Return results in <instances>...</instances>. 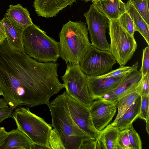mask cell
Here are the masks:
<instances>
[{
  "label": "cell",
  "mask_w": 149,
  "mask_h": 149,
  "mask_svg": "<svg viewBox=\"0 0 149 149\" xmlns=\"http://www.w3.org/2000/svg\"><path fill=\"white\" fill-rule=\"evenodd\" d=\"M58 65L56 62H39L13 49L6 39L0 44V87L9 107L13 110L48 104L64 88L58 77Z\"/></svg>",
  "instance_id": "1"
},
{
  "label": "cell",
  "mask_w": 149,
  "mask_h": 149,
  "mask_svg": "<svg viewBox=\"0 0 149 149\" xmlns=\"http://www.w3.org/2000/svg\"><path fill=\"white\" fill-rule=\"evenodd\" d=\"M47 105L52 127L59 134L65 149H79L82 139L91 136L80 129L72 118L68 107L66 92L58 95Z\"/></svg>",
  "instance_id": "2"
},
{
  "label": "cell",
  "mask_w": 149,
  "mask_h": 149,
  "mask_svg": "<svg viewBox=\"0 0 149 149\" xmlns=\"http://www.w3.org/2000/svg\"><path fill=\"white\" fill-rule=\"evenodd\" d=\"M86 23L69 21L59 34L60 57L66 63L79 64L91 46Z\"/></svg>",
  "instance_id": "3"
},
{
  "label": "cell",
  "mask_w": 149,
  "mask_h": 149,
  "mask_svg": "<svg viewBox=\"0 0 149 149\" xmlns=\"http://www.w3.org/2000/svg\"><path fill=\"white\" fill-rule=\"evenodd\" d=\"M23 40L25 53L39 62H56L60 57L58 42L34 24L24 30Z\"/></svg>",
  "instance_id": "4"
},
{
  "label": "cell",
  "mask_w": 149,
  "mask_h": 149,
  "mask_svg": "<svg viewBox=\"0 0 149 149\" xmlns=\"http://www.w3.org/2000/svg\"><path fill=\"white\" fill-rule=\"evenodd\" d=\"M12 118L15 120L17 128L33 143L47 146L52 130V124L47 123L43 118L31 112L28 107L16 108L12 114Z\"/></svg>",
  "instance_id": "5"
},
{
  "label": "cell",
  "mask_w": 149,
  "mask_h": 149,
  "mask_svg": "<svg viewBox=\"0 0 149 149\" xmlns=\"http://www.w3.org/2000/svg\"><path fill=\"white\" fill-rule=\"evenodd\" d=\"M108 29L110 40L109 51L120 66L125 65L137 49L136 42L134 36L122 27L118 19H109Z\"/></svg>",
  "instance_id": "6"
},
{
  "label": "cell",
  "mask_w": 149,
  "mask_h": 149,
  "mask_svg": "<svg viewBox=\"0 0 149 149\" xmlns=\"http://www.w3.org/2000/svg\"><path fill=\"white\" fill-rule=\"evenodd\" d=\"M66 64L65 72L61 77L65 91L74 99L89 107L94 100L89 93L86 75L82 71L79 64Z\"/></svg>",
  "instance_id": "7"
},
{
  "label": "cell",
  "mask_w": 149,
  "mask_h": 149,
  "mask_svg": "<svg viewBox=\"0 0 149 149\" xmlns=\"http://www.w3.org/2000/svg\"><path fill=\"white\" fill-rule=\"evenodd\" d=\"M116 63L109 51L100 50L91 45L79 65L86 76H97L110 71Z\"/></svg>",
  "instance_id": "8"
},
{
  "label": "cell",
  "mask_w": 149,
  "mask_h": 149,
  "mask_svg": "<svg viewBox=\"0 0 149 149\" xmlns=\"http://www.w3.org/2000/svg\"><path fill=\"white\" fill-rule=\"evenodd\" d=\"M84 16L86 19L91 45L100 50L109 51L110 45L106 35L109 19L101 13L93 3Z\"/></svg>",
  "instance_id": "9"
},
{
  "label": "cell",
  "mask_w": 149,
  "mask_h": 149,
  "mask_svg": "<svg viewBox=\"0 0 149 149\" xmlns=\"http://www.w3.org/2000/svg\"><path fill=\"white\" fill-rule=\"evenodd\" d=\"M67 99L69 113L76 124L90 136L97 140L100 132L93 126L89 107L74 99L67 93Z\"/></svg>",
  "instance_id": "10"
},
{
  "label": "cell",
  "mask_w": 149,
  "mask_h": 149,
  "mask_svg": "<svg viewBox=\"0 0 149 149\" xmlns=\"http://www.w3.org/2000/svg\"><path fill=\"white\" fill-rule=\"evenodd\" d=\"M117 103L101 99L93 101L89 107L93 126L100 132L111 122L115 115Z\"/></svg>",
  "instance_id": "11"
},
{
  "label": "cell",
  "mask_w": 149,
  "mask_h": 149,
  "mask_svg": "<svg viewBox=\"0 0 149 149\" xmlns=\"http://www.w3.org/2000/svg\"><path fill=\"white\" fill-rule=\"evenodd\" d=\"M127 74L119 77L110 78L86 76L88 91L92 100H94L99 99L114 89Z\"/></svg>",
  "instance_id": "12"
},
{
  "label": "cell",
  "mask_w": 149,
  "mask_h": 149,
  "mask_svg": "<svg viewBox=\"0 0 149 149\" xmlns=\"http://www.w3.org/2000/svg\"><path fill=\"white\" fill-rule=\"evenodd\" d=\"M142 76L137 69L128 73L116 88L100 98L117 103L122 97L135 92Z\"/></svg>",
  "instance_id": "13"
},
{
  "label": "cell",
  "mask_w": 149,
  "mask_h": 149,
  "mask_svg": "<svg viewBox=\"0 0 149 149\" xmlns=\"http://www.w3.org/2000/svg\"><path fill=\"white\" fill-rule=\"evenodd\" d=\"M76 0H34L33 6L38 15L45 18L55 16Z\"/></svg>",
  "instance_id": "14"
},
{
  "label": "cell",
  "mask_w": 149,
  "mask_h": 149,
  "mask_svg": "<svg viewBox=\"0 0 149 149\" xmlns=\"http://www.w3.org/2000/svg\"><path fill=\"white\" fill-rule=\"evenodd\" d=\"M0 21L4 26L6 39L9 45L19 52H24L23 35L25 29L15 24L6 14Z\"/></svg>",
  "instance_id": "15"
},
{
  "label": "cell",
  "mask_w": 149,
  "mask_h": 149,
  "mask_svg": "<svg viewBox=\"0 0 149 149\" xmlns=\"http://www.w3.org/2000/svg\"><path fill=\"white\" fill-rule=\"evenodd\" d=\"M92 2L97 10L109 19H118L126 11L125 3L121 0H97Z\"/></svg>",
  "instance_id": "16"
},
{
  "label": "cell",
  "mask_w": 149,
  "mask_h": 149,
  "mask_svg": "<svg viewBox=\"0 0 149 149\" xmlns=\"http://www.w3.org/2000/svg\"><path fill=\"white\" fill-rule=\"evenodd\" d=\"M8 132L5 143L0 149H31L33 142L17 128Z\"/></svg>",
  "instance_id": "17"
},
{
  "label": "cell",
  "mask_w": 149,
  "mask_h": 149,
  "mask_svg": "<svg viewBox=\"0 0 149 149\" xmlns=\"http://www.w3.org/2000/svg\"><path fill=\"white\" fill-rule=\"evenodd\" d=\"M15 24L25 29L33 23L29 11L21 5H10L5 14Z\"/></svg>",
  "instance_id": "18"
},
{
  "label": "cell",
  "mask_w": 149,
  "mask_h": 149,
  "mask_svg": "<svg viewBox=\"0 0 149 149\" xmlns=\"http://www.w3.org/2000/svg\"><path fill=\"white\" fill-rule=\"evenodd\" d=\"M119 131L111 124L100 132L97 149H117Z\"/></svg>",
  "instance_id": "19"
},
{
  "label": "cell",
  "mask_w": 149,
  "mask_h": 149,
  "mask_svg": "<svg viewBox=\"0 0 149 149\" xmlns=\"http://www.w3.org/2000/svg\"><path fill=\"white\" fill-rule=\"evenodd\" d=\"M126 11L132 18L135 25L136 31H138L143 37L149 45V24L143 18L132 4L130 0L125 3Z\"/></svg>",
  "instance_id": "20"
},
{
  "label": "cell",
  "mask_w": 149,
  "mask_h": 149,
  "mask_svg": "<svg viewBox=\"0 0 149 149\" xmlns=\"http://www.w3.org/2000/svg\"><path fill=\"white\" fill-rule=\"evenodd\" d=\"M140 104L141 97L139 96L113 126L120 131L126 128L130 125L133 123V122L139 118L140 112Z\"/></svg>",
  "instance_id": "21"
},
{
  "label": "cell",
  "mask_w": 149,
  "mask_h": 149,
  "mask_svg": "<svg viewBox=\"0 0 149 149\" xmlns=\"http://www.w3.org/2000/svg\"><path fill=\"white\" fill-rule=\"evenodd\" d=\"M139 96L136 92L130 93L120 99L117 102L118 113L113 121L111 124L115 125L118 120L122 116L136 100Z\"/></svg>",
  "instance_id": "22"
},
{
  "label": "cell",
  "mask_w": 149,
  "mask_h": 149,
  "mask_svg": "<svg viewBox=\"0 0 149 149\" xmlns=\"http://www.w3.org/2000/svg\"><path fill=\"white\" fill-rule=\"evenodd\" d=\"M139 67V63L136 61L132 66H120L119 68L115 70H111L105 74L97 77L101 78L119 77L137 69Z\"/></svg>",
  "instance_id": "23"
},
{
  "label": "cell",
  "mask_w": 149,
  "mask_h": 149,
  "mask_svg": "<svg viewBox=\"0 0 149 149\" xmlns=\"http://www.w3.org/2000/svg\"><path fill=\"white\" fill-rule=\"evenodd\" d=\"M136 10L149 24V0H130Z\"/></svg>",
  "instance_id": "24"
},
{
  "label": "cell",
  "mask_w": 149,
  "mask_h": 149,
  "mask_svg": "<svg viewBox=\"0 0 149 149\" xmlns=\"http://www.w3.org/2000/svg\"><path fill=\"white\" fill-rule=\"evenodd\" d=\"M141 97L140 112L139 118L145 120L146 123V132L149 133V95Z\"/></svg>",
  "instance_id": "25"
},
{
  "label": "cell",
  "mask_w": 149,
  "mask_h": 149,
  "mask_svg": "<svg viewBox=\"0 0 149 149\" xmlns=\"http://www.w3.org/2000/svg\"><path fill=\"white\" fill-rule=\"evenodd\" d=\"M119 22L123 29L131 36H134L136 31L134 23L128 13L126 11L118 18Z\"/></svg>",
  "instance_id": "26"
},
{
  "label": "cell",
  "mask_w": 149,
  "mask_h": 149,
  "mask_svg": "<svg viewBox=\"0 0 149 149\" xmlns=\"http://www.w3.org/2000/svg\"><path fill=\"white\" fill-rule=\"evenodd\" d=\"M47 146L48 149H65L59 134L54 128L51 132Z\"/></svg>",
  "instance_id": "27"
},
{
  "label": "cell",
  "mask_w": 149,
  "mask_h": 149,
  "mask_svg": "<svg viewBox=\"0 0 149 149\" xmlns=\"http://www.w3.org/2000/svg\"><path fill=\"white\" fill-rule=\"evenodd\" d=\"M130 144L133 149H141L142 143L140 137L134 128L132 123L127 127Z\"/></svg>",
  "instance_id": "28"
},
{
  "label": "cell",
  "mask_w": 149,
  "mask_h": 149,
  "mask_svg": "<svg viewBox=\"0 0 149 149\" xmlns=\"http://www.w3.org/2000/svg\"><path fill=\"white\" fill-rule=\"evenodd\" d=\"M117 149H133L130 142L127 128L119 131L117 140Z\"/></svg>",
  "instance_id": "29"
},
{
  "label": "cell",
  "mask_w": 149,
  "mask_h": 149,
  "mask_svg": "<svg viewBox=\"0 0 149 149\" xmlns=\"http://www.w3.org/2000/svg\"><path fill=\"white\" fill-rule=\"evenodd\" d=\"M135 92L141 97L149 95V72L142 77L137 86Z\"/></svg>",
  "instance_id": "30"
},
{
  "label": "cell",
  "mask_w": 149,
  "mask_h": 149,
  "mask_svg": "<svg viewBox=\"0 0 149 149\" xmlns=\"http://www.w3.org/2000/svg\"><path fill=\"white\" fill-rule=\"evenodd\" d=\"M149 71V47H146L143 49L142 63L141 68L139 71L143 76Z\"/></svg>",
  "instance_id": "31"
},
{
  "label": "cell",
  "mask_w": 149,
  "mask_h": 149,
  "mask_svg": "<svg viewBox=\"0 0 149 149\" xmlns=\"http://www.w3.org/2000/svg\"><path fill=\"white\" fill-rule=\"evenodd\" d=\"M97 139L94 137H86L82 139L79 149H97Z\"/></svg>",
  "instance_id": "32"
},
{
  "label": "cell",
  "mask_w": 149,
  "mask_h": 149,
  "mask_svg": "<svg viewBox=\"0 0 149 149\" xmlns=\"http://www.w3.org/2000/svg\"><path fill=\"white\" fill-rule=\"evenodd\" d=\"M13 110L10 107L0 109V124L5 119L12 117Z\"/></svg>",
  "instance_id": "33"
},
{
  "label": "cell",
  "mask_w": 149,
  "mask_h": 149,
  "mask_svg": "<svg viewBox=\"0 0 149 149\" xmlns=\"http://www.w3.org/2000/svg\"><path fill=\"white\" fill-rule=\"evenodd\" d=\"M8 132L4 127H2L0 130V148L4 144L8 136Z\"/></svg>",
  "instance_id": "34"
},
{
  "label": "cell",
  "mask_w": 149,
  "mask_h": 149,
  "mask_svg": "<svg viewBox=\"0 0 149 149\" xmlns=\"http://www.w3.org/2000/svg\"><path fill=\"white\" fill-rule=\"evenodd\" d=\"M6 39V35L4 26L0 21V44L3 42Z\"/></svg>",
  "instance_id": "35"
},
{
  "label": "cell",
  "mask_w": 149,
  "mask_h": 149,
  "mask_svg": "<svg viewBox=\"0 0 149 149\" xmlns=\"http://www.w3.org/2000/svg\"><path fill=\"white\" fill-rule=\"evenodd\" d=\"M48 149V147L45 145L33 143L31 149Z\"/></svg>",
  "instance_id": "36"
},
{
  "label": "cell",
  "mask_w": 149,
  "mask_h": 149,
  "mask_svg": "<svg viewBox=\"0 0 149 149\" xmlns=\"http://www.w3.org/2000/svg\"><path fill=\"white\" fill-rule=\"evenodd\" d=\"M8 107L7 103L5 100L3 98H0V109L7 107Z\"/></svg>",
  "instance_id": "37"
},
{
  "label": "cell",
  "mask_w": 149,
  "mask_h": 149,
  "mask_svg": "<svg viewBox=\"0 0 149 149\" xmlns=\"http://www.w3.org/2000/svg\"><path fill=\"white\" fill-rule=\"evenodd\" d=\"M2 92L0 87V96L2 95Z\"/></svg>",
  "instance_id": "38"
},
{
  "label": "cell",
  "mask_w": 149,
  "mask_h": 149,
  "mask_svg": "<svg viewBox=\"0 0 149 149\" xmlns=\"http://www.w3.org/2000/svg\"><path fill=\"white\" fill-rule=\"evenodd\" d=\"M88 1H96V0H88Z\"/></svg>",
  "instance_id": "39"
},
{
  "label": "cell",
  "mask_w": 149,
  "mask_h": 149,
  "mask_svg": "<svg viewBox=\"0 0 149 149\" xmlns=\"http://www.w3.org/2000/svg\"><path fill=\"white\" fill-rule=\"evenodd\" d=\"M1 127H0V130H1Z\"/></svg>",
  "instance_id": "40"
}]
</instances>
